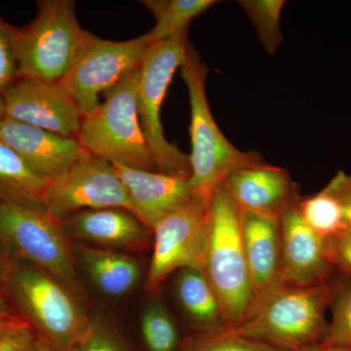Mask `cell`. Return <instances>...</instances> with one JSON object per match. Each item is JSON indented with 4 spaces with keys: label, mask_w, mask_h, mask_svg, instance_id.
Returning <instances> with one entry per match:
<instances>
[{
    "label": "cell",
    "mask_w": 351,
    "mask_h": 351,
    "mask_svg": "<svg viewBox=\"0 0 351 351\" xmlns=\"http://www.w3.org/2000/svg\"><path fill=\"white\" fill-rule=\"evenodd\" d=\"M328 256L339 274L351 278V226L326 239Z\"/></svg>",
    "instance_id": "obj_30"
},
{
    "label": "cell",
    "mask_w": 351,
    "mask_h": 351,
    "mask_svg": "<svg viewBox=\"0 0 351 351\" xmlns=\"http://www.w3.org/2000/svg\"><path fill=\"white\" fill-rule=\"evenodd\" d=\"M332 321L321 343L351 348V278L339 274L331 279Z\"/></svg>",
    "instance_id": "obj_26"
},
{
    "label": "cell",
    "mask_w": 351,
    "mask_h": 351,
    "mask_svg": "<svg viewBox=\"0 0 351 351\" xmlns=\"http://www.w3.org/2000/svg\"><path fill=\"white\" fill-rule=\"evenodd\" d=\"M189 29L172 38L152 45L140 66L138 85V112L145 140L163 174L191 175L189 154L180 151L164 135L161 107L176 71L181 68L189 47Z\"/></svg>",
    "instance_id": "obj_8"
},
{
    "label": "cell",
    "mask_w": 351,
    "mask_h": 351,
    "mask_svg": "<svg viewBox=\"0 0 351 351\" xmlns=\"http://www.w3.org/2000/svg\"><path fill=\"white\" fill-rule=\"evenodd\" d=\"M1 96L8 119L62 137L77 138L83 117L63 80L19 77Z\"/></svg>",
    "instance_id": "obj_12"
},
{
    "label": "cell",
    "mask_w": 351,
    "mask_h": 351,
    "mask_svg": "<svg viewBox=\"0 0 351 351\" xmlns=\"http://www.w3.org/2000/svg\"><path fill=\"white\" fill-rule=\"evenodd\" d=\"M223 188L240 211L277 219L302 198L288 171L269 163L235 171Z\"/></svg>",
    "instance_id": "obj_16"
},
{
    "label": "cell",
    "mask_w": 351,
    "mask_h": 351,
    "mask_svg": "<svg viewBox=\"0 0 351 351\" xmlns=\"http://www.w3.org/2000/svg\"><path fill=\"white\" fill-rule=\"evenodd\" d=\"M203 272L221 304L226 329L243 320L256 293L245 257L239 210L221 186L210 203Z\"/></svg>",
    "instance_id": "obj_5"
},
{
    "label": "cell",
    "mask_w": 351,
    "mask_h": 351,
    "mask_svg": "<svg viewBox=\"0 0 351 351\" xmlns=\"http://www.w3.org/2000/svg\"><path fill=\"white\" fill-rule=\"evenodd\" d=\"M71 351H130L117 330L101 316L90 318L89 326Z\"/></svg>",
    "instance_id": "obj_28"
},
{
    "label": "cell",
    "mask_w": 351,
    "mask_h": 351,
    "mask_svg": "<svg viewBox=\"0 0 351 351\" xmlns=\"http://www.w3.org/2000/svg\"><path fill=\"white\" fill-rule=\"evenodd\" d=\"M306 351H351L350 348L346 346L329 345V343H320L318 345L308 348Z\"/></svg>",
    "instance_id": "obj_35"
},
{
    "label": "cell",
    "mask_w": 351,
    "mask_h": 351,
    "mask_svg": "<svg viewBox=\"0 0 351 351\" xmlns=\"http://www.w3.org/2000/svg\"><path fill=\"white\" fill-rule=\"evenodd\" d=\"M25 322L22 318H15V319L5 321V322L0 323V337L3 336L5 332L12 328L18 326L21 323Z\"/></svg>",
    "instance_id": "obj_36"
},
{
    "label": "cell",
    "mask_w": 351,
    "mask_h": 351,
    "mask_svg": "<svg viewBox=\"0 0 351 351\" xmlns=\"http://www.w3.org/2000/svg\"><path fill=\"white\" fill-rule=\"evenodd\" d=\"M15 29L0 14V95L19 78Z\"/></svg>",
    "instance_id": "obj_29"
},
{
    "label": "cell",
    "mask_w": 351,
    "mask_h": 351,
    "mask_svg": "<svg viewBox=\"0 0 351 351\" xmlns=\"http://www.w3.org/2000/svg\"><path fill=\"white\" fill-rule=\"evenodd\" d=\"M0 274L7 299L20 318L60 351L77 345L91 317L71 289L25 261H0Z\"/></svg>",
    "instance_id": "obj_2"
},
{
    "label": "cell",
    "mask_w": 351,
    "mask_h": 351,
    "mask_svg": "<svg viewBox=\"0 0 351 351\" xmlns=\"http://www.w3.org/2000/svg\"><path fill=\"white\" fill-rule=\"evenodd\" d=\"M180 351H281L230 330L196 332L182 341Z\"/></svg>",
    "instance_id": "obj_27"
},
{
    "label": "cell",
    "mask_w": 351,
    "mask_h": 351,
    "mask_svg": "<svg viewBox=\"0 0 351 351\" xmlns=\"http://www.w3.org/2000/svg\"><path fill=\"white\" fill-rule=\"evenodd\" d=\"M138 76L140 68L104 94L99 108L83 117L77 140L85 151L110 162L158 172L138 117Z\"/></svg>",
    "instance_id": "obj_6"
},
{
    "label": "cell",
    "mask_w": 351,
    "mask_h": 351,
    "mask_svg": "<svg viewBox=\"0 0 351 351\" xmlns=\"http://www.w3.org/2000/svg\"><path fill=\"white\" fill-rule=\"evenodd\" d=\"M43 208L60 221L83 210L120 208L132 213L128 193L112 164L89 152L51 182Z\"/></svg>",
    "instance_id": "obj_11"
},
{
    "label": "cell",
    "mask_w": 351,
    "mask_h": 351,
    "mask_svg": "<svg viewBox=\"0 0 351 351\" xmlns=\"http://www.w3.org/2000/svg\"><path fill=\"white\" fill-rule=\"evenodd\" d=\"M331 281L295 285L277 281L255 298L243 320L230 331L281 351H306L326 336Z\"/></svg>",
    "instance_id": "obj_1"
},
{
    "label": "cell",
    "mask_w": 351,
    "mask_h": 351,
    "mask_svg": "<svg viewBox=\"0 0 351 351\" xmlns=\"http://www.w3.org/2000/svg\"><path fill=\"white\" fill-rule=\"evenodd\" d=\"M36 7L32 22L15 29L19 77L60 82L86 31L78 23L73 0H39Z\"/></svg>",
    "instance_id": "obj_7"
},
{
    "label": "cell",
    "mask_w": 351,
    "mask_h": 351,
    "mask_svg": "<svg viewBox=\"0 0 351 351\" xmlns=\"http://www.w3.org/2000/svg\"><path fill=\"white\" fill-rule=\"evenodd\" d=\"M152 44L145 36L126 41H112L85 32L73 64L63 82L82 117L101 105V94L140 68Z\"/></svg>",
    "instance_id": "obj_9"
},
{
    "label": "cell",
    "mask_w": 351,
    "mask_h": 351,
    "mask_svg": "<svg viewBox=\"0 0 351 351\" xmlns=\"http://www.w3.org/2000/svg\"><path fill=\"white\" fill-rule=\"evenodd\" d=\"M0 143L51 182L63 177L88 154L77 138L62 137L6 117L0 119Z\"/></svg>",
    "instance_id": "obj_14"
},
{
    "label": "cell",
    "mask_w": 351,
    "mask_h": 351,
    "mask_svg": "<svg viewBox=\"0 0 351 351\" xmlns=\"http://www.w3.org/2000/svg\"><path fill=\"white\" fill-rule=\"evenodd\" d=\"M178 301L191 318L198 332L226 330L221 304L203 270L184 269L175 280Z\"/></svg>",
    "instance_id": "obj_20"
},
{
    "label": "cell",
    "mask_w": 351,
    "mask_h": 351,
    "mask_svg": "<svg viewBox=\"0 0 351 351\" xmlns=\"http://www.w3.org/2000/svg\"><path fill=\"white\" fill-rule=\"evenodd\" d=\"M51 181L0 143V199L43 207Z\"/></svg>",
    "instance_id": "obj_21"
},
{
    "label": "cell",
    "mask_w": 351,
    "mask_h": 351,
    "mask_svg": "<svg viewBox=\"0 0 351 351\" xmlns=\"http://www.w3.org/2000/svg\"><path fill=\"white\" fill-rule=\"evenodd\" d=\"M20 318L14 311L10 302L7 299L3 286H2L1 274H0V323Z\"/></svg>",
    "instance_id": "obj_33"
},
{
    "label": "cell",
    "mask_w": 351,
    "mask_h": 351,
    "mask_svg": "<svg viewBox=\"0 0 351 351\" xmlns=\"http://www.w3.org/2000/svg\"><path fill=\"white\" fill-rule=\"evenodd\" d=\"M239 223L245 257L257 297L276 284L280 276L279 219L239 210Z\"/></svg>",
    "instance_id": "obj_18"
},
{
    "label": "cell",
    "mask_w": 351,
    "mask_h": 351,
    "mask_svg": "<svg viewBox=\"0 0 351 351\" xmlns=\"http://www.w3.org/2000/svg\"><path fill=\"white\" fill-rule=\"evenodd\" d=\"M38 332L27 324L21 323L0 337V351H29Z\"/></svg>",
    "instance_id": "obj_32"
},
{
    "label": "cell",
    "mask_w": 351,
    "mask_h": 351,
    "mask_svg": "<svg viewBox=\"0 0 351 351\" xmlns=\"http://www.w3.org/2000/svg\"><path fill=\"white\" fill-rule=\"evenodd\" d=\"M140 327L149 351H180L182 343L177 325L162 302L152 301L145 306Z\"/></svg>",
    "instance_id": "obj_23"
},
{
    "label": "cell",
    "mask_w": 351,
    "mask_h": 351,
    "mask_svg": "<svg viewBox=\"0 0 351 351\" xmlns=\"http://www.w3.org/2000/svg\"><path fill=\"white\" fill-rule=\"evenodd\" d=\"M4 117H5V105H4L3 98L0 95V119Z\"/></svg>",
    "instance_id": "obj_37"
},
{
    "label": "cell",
    "mask_w": 351,
    "mask_h": 351,
    "mask_svg": "<svg viewBox=\"0 0 351 351\" xmlns=\"http://www.w3.org/2000/svg\"><path fill=\"white\" fill-rule=\"evenodd\" d=\"M64 232L78 242L113 251H142L151 243L149 230L131 212L120 208L83 210L62 219Z\"/></svg>",
    "instance_id": "obj_17"
},
{
    "label": "cell",
    "mask_w": 351,
    "mask_h": 351,
    "mask_svg": "<svg viewBox=\"0 0 351 351\" xmlns=\"http://www.w3.org/2000/svg\"><path fill=\"white\" fill-rule=\"evenodd\" d=\"M213 197V196H212ZM211 200L193 197L154 230V251L145 288L156 291L175 271L203 269Z\"/></svg>",
    "instance_id": "obj_10"
},
{
    "label": "cell",
    "mask_w": 351,
    "mask_h": 351,
    "mask_svg": "<svg viewBox=\"0 0 351 351\" xmlns=\"http://www.w3.org/2000/svg\"><path fill=\"white\" fill-rule=\"evenodd\" d=\"M239 6L255 27L263 49L274 55L283 41L281 32V14L286 2L284 0H242Z\"/></svg>",
    "instance_id": "obj_24"
},
{
    "label": "cell",
    "mask_w": 351,
    "mask_h": 351,
    "mask_svg": "<svg viewBox=\"0 0 351 351\" xmlns=\"http://www.w3.org/2000/svg\"><path fill=\"white\" fill-rule=\"evenodd\" d=\"M22 260L49 272L83 302L85 291L62 221L43 207L0 199V261Z\"/></svg>",
    "instance_id": "obj_4"
},
{
    "label": "cell",
    "mask_w": 351,
    "mask_h": 351,
    "mask_svg": "<svg viewBox=\"0 0 351 351\" xmlns=\"http://www.w3.org/2000/svg\"><path fill=\"white\" fill-rule=\"evenodd\" d=\"M29 351H60L57 348H55L49 341H47L43 336L38 334L36 341L32 343L31 348Z\"/></svg>",
    "instance_id": "obj_34"
},
{
    "label": "cell",
    "mask_w": 351,
    "mask_h": 351,
    "mask_svg": "<svg viewBox=\"0 0 351 351\" xmlns=\"http://www.w3.org/2000/svg\"><path fill=\"white\" fill-rule=\"evenodd\" d=\"M214 0H145L141 1L156 19V25L145 34L154 45L189 29L191 21L215 5Z\"/></svg>",
    "instance_id": "obj_22"
},
{
    "label": "cell",
    "mask_w": 351,
    "mask_h": 351,
    "mask_svg": "<svg viewBox=\"0 0 351 351\" xmlns=\"http://www.w3.org/2000/svg\"><path fill=\"white\" fill-rule=\"evenodd\" d=\"M110 163L125 186L132 214L151 233L159 221L193 198L189 178Z\"/></svg>",
    "instance_id": "obj_15"
},
{
    "label": "cell",
    "mask_w": 351,
    "mask_h": 351,
    "mask_svg": "<svg viewBox=\"0 0 351 351\" xmlns=\"http://www.w3.org/2000/svg\"><path fill=\"white\" fill-rule=\"evenodd\" d=\"M76 267L105 295L121 298L131 292L141 277L138 261L123 252L75 242L71 243Z\"/></svg>",
    "instance_id": "obj_19"
},
{
    "label": "cell",
    "mask_w": 351,
    "mask_h": 351,
    "mask_svg": "<svg viewBox=\"0 0 351 351\" xmlns=\"http://www.w3.org/2000/svg\"><path fill=\"white\" fill-rule=\"evenodd\" d=\"M281 267L278 281L295 285H317L331 281L334 265L326 239L313 232L302 218L298 204L279 218Z\"/></svg>",
    "instance_id": "obj_13"
},
{
    "label": "cell",
    "mask_w": 351,
    "mask_h": 351,
    "mask_svg": "<svg viewBox=\"0 0 351 351\" xmlns=\"http://www.w3.org/2000/svg\"><path fill=\"white\" fill-rule=\"evenodd\" d=\"M298 210L306 225L324 239L348 226L338 201L323 189L317 195L301 198Z\"/></svg>",
    "instance_id": "obj_25"
},
{
    "label": "cell",
    "mask_w": 351,
    "mask_h": 351,
    "mask_svg": "<svg viewBox=\"0 0 351 351\" xmlns=\"http://www.w3.org/2000/svg\"><path fill=\"white\" fill-rule=\"evenodd\" d=\"M323 191L338 201L346 225L351 226V175L339 171Z\"/></svg>",
    "instance_id": "obj_31"
},
{
    "label": "cell",
    "mask_w": 351,
    "mask_h": 351,
    "mask_svg": "<svg viewBox=\"0 0 351 351\" xmlns=\"http://www.w3.org/2000/svg\"><path fill=\"white\" fill-rule=\"evenodd\" d=\"M180 69L191 105L189 184L193 197L211 200L233 172L267 162L257 152L240 151L219 129L207 100L206 64L191 44Z\"/></svg>",
    "instance_id": "obj_3"
}]
</instances>
